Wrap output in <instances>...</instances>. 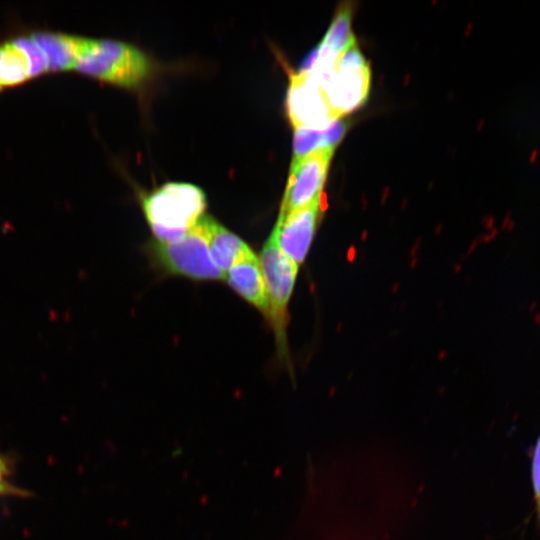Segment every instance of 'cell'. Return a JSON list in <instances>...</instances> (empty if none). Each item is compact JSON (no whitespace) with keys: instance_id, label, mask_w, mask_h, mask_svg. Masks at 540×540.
I'll list each match as a JSON object with an SVG mask.
<instances>
[{"instance_id":"cell-17","label":"cell","mask_w":540,"mask_h":540,"mask_svg":"<svg viewBox=\"0 0 540 540\" xmlns=\"http://www.w3.org/2000/svg\"><path fill=\"white\" fill-rule=\"evenodd\" d=\"M4 463L1 462L0 464V493H2L3 491L7 490V486L4 484L3 482V474H4Z\"/></svg>"},{"instance_id":"cell-19","label":"cell","mask_w":540,"mask_h":540,"mask_svg":"<svg viewBox=\"0 0 540 540\" xmlns=\"http://www.w3.org/2000/svg\"><path fill=\"white\" fill-rule=\"evenodd\" d=\"M1 462H2V461H1V459H0V464H1Z\"/></svg>"},{"instance_id":"cell-20","label":"cell","mask_w":540,"mask_h":540,"mask_svg":"<svg viewBox=\"0 0 540 540\" xmlns=\"http://www.w3.org/2000/svg\"><path fill=\"white\" fill-rule=\"evenodd\" d=\"M1 88V87H0Z\"/></svg>"},{"instance_id":"cell-11","label":"cell","mask_w":540,"mask_h":540,"mask_svg":"<svg viewBox=\"0 0 540 540\" xmlns=\"http://www.w3.org/2000/svg\"><path fill=\"white\" fill-rule=\"evenodd\" d=\"M207 240L210 255L224 273L252 250L237 235L207 216Z\"/></svg>"},{"instance_id":"cell-14","label":"cell","mask_w":540,"mask_h":540,"mask_svg":"<svg viewBox=\"0 0 540 540\" xmlns=\"http://www.w3.org/2000/svg\"><path fill=\"white\" fill-rule=\"evenodd\" d=\"M28 78V66L22 53L11 42L0 45V87L17 85Z\"/></svg>"},{"instance_id":"cell-13","label":"cell","mask_w":540,"mask_h":540,"mask_svg":"<svg viewBox=\"0 0 540 540\" xmlns=\"http://www.w3.org/2000/svg\"><path fill=\"white\" fill-rule=\"evenodd\" d=\"M294 129L293 159H300L321 150H335L345 133L346 124L340 118L324 129Z\"/></svg>"},{"instance_id":"cell-1","label":"cell","mask_w":540,"mask_h":540,"mask_svg":"<svg viewBox=\"0 0 540 540\" xmlns=\"http://www.w3.org/2000/svg\"><path fill=\"white\" fill-rule=\"evenodd\" d=\"M145 218L157 241H173L191 230L204 216L206 197L189 183L162 185L142 199Z\"/></svg>"},{"instance_id":"cell-6","label":"cell","mask_w":540,"mask_h":540,"mask_svg":"<svg viewBox=\"0 0 540 540\" xmlns=\"http://www.w3.org/2000/svg\"><path fill=\"white\" fill-rule=\"evenodd\" d=\"M334 150H321L293 159L280 206V214L305 208L324 198L329 163Z\"/></svg>"},{"instance_id":"cell-10","label":"cell","mask_w":540,"mask_h":540,"mask_svg":"<svg viewBox=\"0 0 540 540\" xmlns=\"http://www.w3.org/2000/svg\"><path fill=\"white\" fill-rule=\"evenodd\" d=\"M230 287L265 316L268 309L267 291L260 261L251 251L225 274Z\"/></svg>"},{"instance_id":"cell-8","label":"cell","mask_w":540,"mask_h":540,"mask_svg":"<svg viewBox=\"0 0 540 540\" xmlns=\"http://www.w3.org/2000/svg\"><path fill=\"white\" fill-rule=\"evenodd\" d=\"M326 199L305 208L279 215L270 238L280 250L300 266L307 257L323 211Z\"/></svg>"},{"instance_id":"cell-18","label":"cell","mask_w":540,"mask_h":540,"mask_svg":"<svg viewBox=\"0 0 540 540\" xmlns=\"http://www.w3.org/2000/svg\"><path fill=\"white\" fill-rule=\"evenodd\" d=\"M538 517H539V520H540V514L538 515Z\"/></svg>"},{"instance_id":"cell-7","label":"cell","mask_w":540,"mask_h":540,"mask_svg":"<svg viewBox=\"0 0 540 540\" xmlns=\"http://www.w3.org/2000/svg\"><path fill=\"white\" fill-rule=\"evenodd\" d=\"M288 116L296 127L324 129L337 118L319 81L308 73H294L287 93Z\"/></svg>"},{"instance_id":"cell-9","label":"cell","mask_w":540,"mask_h":540,"mask_svg":"<svg viewBox=\"0 0 540 540\" xmlns=\"http://www.w3.org/2000/svg\"><path fill=\"white\" fill-rule=\"evenodd\" d=\"M352 4L343 3L321 43L307 56L298 72L308 73L331 68L340 55L356 43L351 28Z\"/></svg>"},{"instance_id":"cell-2","label":"cell","mask_w":540,"mask_h":540,"mask_svg":"<svg viewBox=\"0 0 540 540\" xmlns=\"http://www.w3.org/2000/svg\"><path fill=\"white\" fill-rule=\"evenodd\" d=\"M74 69L103 81L133 87L149 75L151 65L145 53L131 44L79 37Z\"/></svg>"},{"instance_id":"cell-5","label":"cell","mask_w":540,"mask_h":540,"mask_svg":"<svg viewBox=\"0 0 540 540\" xmlns=\"http://www.w3.org/2000/svg\"><path fill=\"white\" fill-rule=\"evenodd\" d=\"M308 74L319 81L337 118L356 110L367 99L370 68L357 43L344 51L330 69Z\"/></svg>"},{"instance_id":"cell-4","label":"cell","mask_w":540,"mask_h":540,"mask_svg":"<svg viewBox=\"0 0 540 540\" xmlns=\"http://www.w3.org/2000/svg\"><path fill=\"white\" fill-rule=\"evenodd\" d=\"M260 265L268 300L265 317L273 329L280 357L287 358L288 304L296 282L298 265L270 237L261 250Z\"/></svg>"},{"instance_id":"cell-15","label":"cell","mask_w":540,"mask_h":540,"mask_svg":"<svg viewBox=\"0 0 540 540\" xmlns=\"http://www.w3.org/2000/svg\"><path fill=\"white\" fill-rule=\"evenodd\" d=\"M11 43L22 53L28 66L30 78L38 76L46 71L44 56L31 36H22L16 38L11 41Z\"/></svg>"},{"instance_id":"cell-3","label":"cell","mask_w":540,"mask_h":540,"mask_svg":"<svg viewBox=\"0 0 540 540\" xmlns=\"http://www.w3.org/2000/svg\"><path fill=\"white\" fill-rule=\"evenodd\" d=\"M151 251L159 266L169 274L194 280L225 279L209 252L207 215L183 236L169 242L156 241Z\"/></svg>"},{"instance_id":"cell-12","label":"cell","mask_w":540,"mask_h":540,"mask_svg":"<svg viewBox=\"0 0 540 540\" xmlns=\"http://www.w3.org/2000/svg\"><path fill=\"white\" fill-rule=\"evenodd\" d=\"M31 38L44 56L46 71H66L75 67L79 37L58 32H36Z\"/></svg>"},{"instance_id":"cell-16","label":"cell","mask_w":540,"mask_h":540,"mask_svg":"<svg viewBox=\"0 0 540 540\" xmlns=\"http://www.w3.org/2000/svg\"><path fill=\"white\" fill-rule=\"evenodd\" d=\"M531 481L537 514H540V435L534 447L531 462Z\"/></svg>"}]
</instances>
